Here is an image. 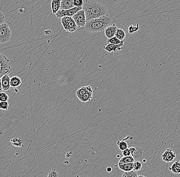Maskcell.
<instances>
[{
    "label": "cell",
    "instance_id": "cell-8",
    "mask_svg": "<svg viewBox=\"0 0 180 177\" xmlns=\"http://www.w3.org/2000/svg\"><path fill=\"white\" fill-rule=\"evenodd\" d=\"M176 157V153L171 148L167 149L162 155V160L167 163L172 162Z\"/></svg>",
    "mask_w": 180,
    "mask_h": 177
},
{
    "label": "cell",
    "instance_id": "cell-5",
    "mask_svg": "<svg viewBox=\"0 0 180 177\" xmlns=\"http://www.w3.org/2000/svg\"><path fill=\"white\" fill-rule=\"evenodd\" d=\"M11 37V31L7 24L4 23L0 25V44L9 41Z\"/></svg>",
    "mask_w": 180,
    "mask_h": 177
},
{
    "label": "cell",
    "instance_id": "cell-30",
    "mask_svg": "<svg viewBox=\"0 0 180 177\" xmlns=\"http://www.w3.org/2000/svg\"><path fill=\"white\" fill-rule=\"evenodd\" d=\"M84 4V2L83 0H73V5L74 7H83Z\"/></svg>",
    "mask_w": 180,
    "mask_h": 177
},
{
    "label": "cell",
    "instance_id": "cell-10",
    "mask_svg": "<svg viewBox=\"0 0 180 177\" xmlns=\"http://www.w3.org/2000/svg\"><path fill=\"white\" fill-rule=\"evenodd\" d=\"M1 79L2 87L3 91H9L11 88L10 83V78L9 74L5 75Z\"/></svg>",
    "mask_w": 180,
    "mask_h": 177
},
{
    "label": "cell",
    "instance_id": "cell-16",
    "mask_svg": "<svg viewBox=\"0 0 180 177\" xmlns=\"http://www.w3.org/2000/svg\"><path fill=\"white\" fill-rule=\"evenodd\" d=\"M130 150L131 153V156L133 157L139 158L142 156V151L139 148H135V147H131L130 148Z\"/></svg>",
    "mask_w": 180,
    "mask_h": 177
},
{
    "label": "cell",
    "instance_id": "cell-3",
    "mask_svg": "<svg viewBox=\"0 0 180 177\" xmlns=\"http://www.w3.org/2000/svg\"><path fill=\"white\" fill-rule=\"evenodd\" d=\"M61 23L65 30L70 33L75 32L78 27L72 17H61Z\"/></svg>",
    "mask_w": 180,
    "mask_h": 177
},
{
    "label": "cell",
    "instance_id": "cell-36",
    "mask_svg": "<svg viewBox=\"0 0 180 177\" xmlns=\"http://www.w3.org/2000/svg\"><path fill=\"white\" fill-rule=\"evenodd\" d=\"M3 91V89H2V82L1 79L0 78V92H2Z\"/></svg>",
    "mask_w": 180,
    "mask_h": 177
},
{
    "label": "cell",
    "instance_id": "cell-13",
    "mask_svg": "<svg viewBox=\"0 0 180 177\" xmlns=\"http://www.w3.org/2000/svg\"><path fill=\"white\" fill-rule=\"evenodd\" d=\"M61 0H52L51 3V6L52 13H57V11L61 9Z\"/></svg>",
    "mask_w": 180,
    "mask_h": 177
},
{
    "label": "cell",
    "instance_id": "cell-9",
    "mask_svg": "<svg viewBox=\"0 0 180 177\" xmlns=\"http://www.w3.org/2000/svg\"><path fill=\"white\" fill-rule=\"evenodd\" d=\"M117 28L115 24H113L111 26H108L107 27L105 28L104 30L105 37H107L108 39H110L114 37Z\"/></svg>",
    "mask_w": 180,
    "mask_h": 177
},
{
    "label": "cell",
    "instance_id": "cell-20",
    "mask_svg": "<svg viewBox=\"0 0 180 177\" xmlns=\"http://www.w3.org/2000/svg\"><path fill=\"white\" fill-rule=\"evenodd\" d=\"M135 161L134 157L133 156H123L122 157L118 163H121V164H129V163H132Z\"/></svg>",
    "mask_w": 180,
    "mask_h": 177
},
{
    "label": "cell",
    "instance_id": "cell-33",
    "mask_svg": "<svg viewBox=\"0 0 180 177\" xmlns=\"http://www.w3.org/2000/svg\"><path fill=\"white\" fill-rule=\"evenodd\" d=\"M5 18L4 14L0 11V25L5 23Z\"/></svg>",
    "mask_w": 180,
    "mask_h": 177
},
{
    "label": "cell",
    "instance_id": "cell-24",
    "mask_svg": "<svg viewBox=\"0 0 180 177\" xmlns=\"http://www.w3.org/2000/svg\"><path fill=\"white\" fill-rule=\"evenodd\" d=\"M137 173L136 171L133 170L131 171H127L122 175L123 177H138Z\"/></svg>",
    "mask_w": 180,
    "mask_h": 177
},
{
    "label": "cell",
    "instance_id": "cell-31",
    "mask_svg": "<svg viewBox=\"0 0 180 177\" xmlns=\"http://www.w3.org/2000/svg\"><path fill=\"white\" fill-rule=\"evenodd\" d=\"M60 176V174L55 170L50 171L47 175L48 177H57Z\"/></svg>",
    "mask_w": 180,
    "mask_h": 177
},
{
    "label": "cell",
    "instance_id": "cell-26",
    "mask_svg": "<svg viewBox=\"0 0 180 177\" xmlns=\"http://www.w3.org/2000/svg\"><path fill=\"white\" fill-rule=\"evenodd\" d=\"M87 91H88L86 89V87H82L81 88H80V89L77 90L76 92L77 97L78 98H80V97H81L84 94H86V92H87Z\"/></svg>",
    "mask_w": 180,
    "mask_h": 177
},
{
    "label": "cell",
    "instance_id": "cell-29",
    "mask_svg": "<svg viewBox=\"0 0 180 177\" xmlns=\"http://www.w3.org/2000/svg\"><path fill=\"white\" fill-rule=\"evenodd\" d=\"M9 100V97L6 92H0V102L8 101Z\"/></svg>",
    "mask_w": 180,
    "mask_h": 177
},
{
    "label": "cell",
    "instance_id": "cell-19",
    "mask_svg": "<svg viewBox=\"0 0 180 177\" xmlns=\"http://www.w3.org/2000/svg\"><path fill=\"white\" fill-rule=\"evenodd\" d=\"M115 37L120 40H124L126 37V33L123 29L117 28Z\"/></svg>",
    "mask_w": 180,
    "mask_h": 177
},
{
    "label": "cell",
    "instance_id": "cell-18",
    "mask_svg": "<svg viewBox=\"0 0 180 177\" xmlns=\"http://www.w3.org/2000/svg\"><path fill=\"white\" fill-rule=\"evenodd\" d=\"M92 98H93V92L87 91L86 94H84L81 97H80L78 99L82 102L86 103L91 101Z\"/></svg>",
    "mask_w": 180,
    "mask_h": 177
},
{
    "label": "cell",
    "instance_id": "cell-2",
    "mask_svg": "<svg viewBox=\"0 0 180 177\" xmlns=\"http://www.w3.org/2000/svg\"><path fill=\"white\" fill-rule=\"evenodd\" d=\"M112 22V17L108 15H104L87 21L84 29L91 33L101 32L104 30L105 28L109 26Z\"/></svg>",
    "mask_w": 180,
    "mask_h": 177
},
{
    "label": "cell",
    "instance_id": "cell-22",
    "mask_svg": "<svg viewBox=\"0 0 180 177\" xmlns=\"http://www.w3.org/2000/svg\"><path fill=\"white\" fill-rule=\"evenodd\" d=\"M10 142L12 144V145L17 147H21L23 144V141L20 138H14L13 139H11Z\"/></svg>",
    "mask_w": 180,
    "mask_h": 177
},
{
    "label": "cell",
    "instance_id": "cell-15",
    "mask_svg": "<svg viewBox=\"0 0 180 177\" xmlns=\"http://www.w3.org/2000/svg\"><path fill=\"white\" fill-rule=\"evenodd\" d=\"M22 83V82L21 79L18 76H14L12 78H11L10 80V86L12 88H17L21 85Z\"/></svg>",
    "mask_w": 180,
    "mask_h": 177
},
{
    "label": "cell",
    "instance_id": "cell-1",
    "mask_svg": "<svg viewBox=\"0 0 180 177\" xmlns=\"http://www.w3.org/2000/svg\"><path fill=\"white\" fill-rule=\"evenodd\" d=\"M83 9L86 14L87 21L108 15L107 6L95 1L87 2L83 5Z\"/></svg>",
    "mask_w": 180,
    "mask_h": 177
},
{
    "label": "cell",
    "instance_id": "cell-35",
    "mask_svg": "<svg viewBox=\"0 0 180 177\" xmlns=\"http://www.w3.org/2000/svg\"><path fill=\"white\" fill-rule=\"evenodd\" d=\"M112 171V168L111 167H107V171L108 173H110V172H111Z\"/></svg>",
    "mask_w": 180,
    "mask_h": 177
},
{
    "label": "cell",
    "instance_id": "cell-17",
    "mask_svg": "<svg viewBox=\"0 0 180 177\" xmlns=\"http://www.w3.org/2000/svg\"><path fill=\"white\" fill-rule=\"evenodd\" d=\"M170 170L174 174H180V162L177 160L171 165L170 167Z\"/></svg>",
    "mask_w": 180,
    "mask_h": 177
},
{
    "label": "cell",
    "instance_id": "cell-14",
    "mask_svg": "<svg viewBox=\"0 0 180 177\" xmlns=\"http://www.w3.org/2000/svg\"><path fill=\"white\" fill-rule=\"evenodd\" d=\"M118 166L120 170L124 172L131 171L133 170V162L129 164H121L118 163Z\"/></svg>",
    "mask_w": 180,
    "mask_h": 177
},
{
    "label": "cell",
    "instance_id": "cell-25",
    "mask_svg": "<svg viewBox=\"0 0 180 177\" xmlns=\"http://www.w3.org/2000/svg\"><path fill=\"white\" fill-rule=\"evenodd\" d=\"M142 167V164L138 161H135L133 162V170L135 171H138L141 170Z\"/></svg>",
    "mask_w": 180,
    "mask_h": 177
},
{
    "label": "cell",
    "instance_id": "cell-6",
    "mask_svg": "<svg viewBox=\"0 0 180 177\" xmlns=\"http://www.w3.org/2000/svg\"><path fill=\"white\" fill-rule=\"evenodd\" d=\"M81 9H83V7H74L67 10L60 9L55 14L57 17L60 18L64 17H72L77 12H78V11L80 10Z\"/></svg>",
    "mask_w": 180,
    "mask_h": 177
},
{
    "label": "cell",
    "instance_id": "cell-7",
    "mask_svg": "<svg viewBox=\"0 0 180 177\" xmlns=\"http://www.w3.org/2000/svg\"><path fill=\"white\" fill-rule=\"evenodd\" d=\"M78 27H84L87 22L86 14L83 9L78 11L72 17Z\"/></svg>",
    "mask_w": 180,
    "mask_h": 177
},
{
    "label": "cell",
    "instance_id": "cell-28",
    "mask_svg": "<svg viewBox=\"0 0 180 177\" xmlns=\"http://www.w3.org/2000/svg\"><path fill=\"white\" fill-rule=\"evenodd\" d=\"M9 104L8 101L0 102V109L3 110H8L9 109Z\"/></svg>",
    "mask_w": 180,
    "mask_h": 177
},
{
    "label": "cell",
    "instance_id": "cell-11",
    "mask_svg": "<svg viewBox=\"0 0 180 177\" xmlns=\"http://www.w3.org/2000/svg\"><path fill=\"white\" fill-rule=\"evenodd\" d=\"M123 45L122 44H108L104 48L106 51L111 54L112 52H117L118 51H120L122 49Z\"/></svg>",
    "mask_w": 180,
    "mask_h": 177
},
{
    "label": "cell",
    "instance_id": "cell-12",
    "mask_svg": "<svg viewBox=\"0 0 180 177\" xmlns=\"http://www.w3.org/2000/svg\"><path fill=\"white\" fill-rule=\"evenodd\" d=\"M73 7V0H61V9L67 10Z\"/></svg>",
    "mask_w": 180,
    "mask_h": 177
},
{
    "label": "cell",
    "instance_id": "cell-23",
    "mask_svg": "<svg viewBox=\"0 0 180 177\" xmlns=\"http://www.w3.org/2000/svg\"><path fill=\"white\" fill-rule=\"evenodd\" d=\"M117 145H118L119 148L121 151L125 150L126 148H128V144L125 141H118Z\"/></svg>",
    "mask_w": 180,
    "mask_h": 177
},
{
    "label": "cell",
    "instance_id": "cell-4",
    "mask_svg": "<svg viewBox=\"0 0 180 177\" xmlns=\"http://www.w3.org/2000/svg\"><path fill=\"white\" fill-rule=\"evenodd\" d=\"M11 70V67L9 59L4 55L0 53V78L5 75L9 74Z\"/></svg>",
    "mask_w": 180,
    "mask_h": 177
},
{
    "label": "cell",
    "instance_id": "cell-34",
    "mask_svg": "<svg viewBox=\"0 0 180 177\" xmlns=\"http://www.w3.org/2000/svg\"><path fill=\"white\" fill-rule=\"evenodd\" d=\"M86 88L88 91H89V92H93L92 88L91 87L90 85H88V86L86 87Z\"/></svg>",
    "mask_w": 180,
    "mask_h": 177
},
{
    "label": "cell",
    "instance_id": "cell-27",
    "mask_svg": "<svg viewBox=\"0 0 180 177\" xmlns=\"http://www.w3.org/2000/svg\"><path fill=\"white\" fill-rule=\"evenodd\" d=\"M139 24L138 23L137 26H134V25H131L128 27V33L130 34H133L137 32L139 30Z\"/></svg>",
    "mask_w": 180,
    "mask_h": 177
},
{
    "label": "cell",
    "instance_id": "cell-21",
    "mask_svg": "<svg viewBox=\"0 0 180 177\" xmlns=\"http://www.w3.org/2000/svg\"><path fill=\"white\" fill-rule=\"evenodd\" d=\"M107 43L108 44H122L123 45L124 43V40H120L119 39H118L116 37H114L112 38L108 39L107 40Z\"/></svg>",
    "mask_w": 180,
    "mask_h": 177
},
{
    "label": "cell",
    "instance_id": "cell-32",
    "mask_svg": "<svg viewBox=\"0 0 180 177\" xmlns=\"http://www.w3.org/2000/svg\"><path fill=\"white\" fill-rule=\"evenodd\" d=\"M122 155L123 156H129L131 155V153L130 148H127L122 151Z\"/></svg>",
    "mask_w": 180,
    "mask_h": 177
}]
</instances>
